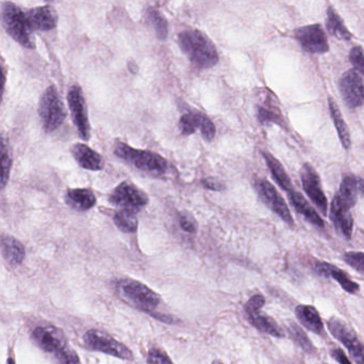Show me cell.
<instances>
[{
	"label": "cell",
	"instance_id": "obj_1",
	"mask_svg": "<svg viewBox=\"0 0 364 364\" xmlns=\"http://www.w3.org/2000/svg\"><path fill=\"white\" fill-rule=\"evenodd\" d=\"M179 46L193 66L210 68L218 62L215 45L200 30L186 29L178 36Z\"/></svg>",
	"mask_w": 364,
	"mask_h": 364
},
{
	"label": "cell",
	"instance_id": "obj_2",
	"mask_svg": "<svg viewBox=\"0 0 364 364\" xmlns=\"http://www.w3.org/2000/svg\"><path fill=\"white\" fill-rule=\"evenodd\" d=\"M0 21L6 33L26 48H36V38L28 25L25 13L13 2H4L0 10Z\"/></svg>",
	"mask_w": 364,
	"mask_h": 364
},
{
	"label": "cell",
	"instance_id": "obj_3",
	"mask_svg": "<svg viewBox=\"0 0 364 364\" xmlns=\"http://www.w3.org/2000/svg\"><path fill=\"white\" fill-rule=\"evenodd\" d=\"M114 153L117 157L149 175H162L168 169V162L159 154L134 149L126 143H117L114 147Z\"/></svg>",
	"mask_w": 364,
	"mask_h": 364
},
{
	"label": "cell",
	"instance_id": "obj_4",
	"mask_svg": "<svg viewBox=\"0 0 364 364\" xmlns=\"http://www.w3.org/2000/svg\"><path fill=\"white\" fill-rule=\"evenodd\" d=\"M38 117L46 132H55L66 118L65 107L55 85H49L40 98Z\"/></svg>",
	"mask_w": 364,
	"mask_h": 364
},
{
	"label": "cell",
	"instance_id": "obj_5",
	"mask_svg": "<svg viewBox=\"0 0 364 364\" xmlns=\"http://www.w3.org/2000/svg\"><path fill=\"white\" fill-rule=\"evenodd\" d=\"M119 290L124 298L144 311H151L161 303L157 293L136 280H122L119 284Z\"/></svg>",
	"mask_w": 364,
	"mask_h": 364
},
{
	"label": "cell",
	"instance_id": "obj_6",
	"mask_svg": "<svg viewBox=\"0 0 364 364\" xmlns=\"http://www.w3.org/2000/svg\"><path fill=\"white\" fill-rule=\"evenodd\" d=\"M327 327L333 337L346 346L353 360L357 364H364V344L354 329L339 318H329Z\"/></svg>",
	"mask_w": 364,
	"mask_h": 364
},
{
	"label": "cell",
	"instance_id": "obj_7",
	"mask_svg": "<svg viewBox=\"0 0 364 364\" xmlns=\"http://www.w3.org/2000/svg\"><path fill=\"white\" fill-rule=\"evenodd\" d=\"M83 341L90 350L105 353L125 360L132 359V350L127 346L95 329L87 331L83 337Z\"/></svg>",
	"mask_w": 364,
	"mask_h": 364
},
{
	"label": "cell",
	"instance_id": "obj_8",
	"mask_svg": "<svg viewBox=\"0 0 364 364\" xmlns=\"http://www.w3.org/2000/svg\"><path fill=\"white\" fill-rule=\"evenodd\" d=\"M68 107L72 113L73 122L78 130L81 138L89 140L91 136V126L87 117V104L82 89L79 85H73L68 93Z\"/></svg>",
	"mask_w": 364,
	"mask_h": 364
},
{
	"label": "cell",
	"instance_id": "obj_9",
	"mask_svg": "<svg viewBox=\"0 0 364 364\" xmlns=\"http://www.w3.org/2000/svg\"><path fill=\"white\" fill-rule=\"evenodd\" d=\"M294 38L306 53H326L329 51L328 38L320 24L297 28Z\"/></svg>",
	"mask_w": 364,
	"mask_h": 364
},
{
	"label": "cell",
	"instance_id": "obj_10",
	"mask_svg": "<svg viewBox=\"0 0 364 364\" xmlns=\"http://www.w3.org/2000/svg\"><path fill=\"white\" fill-rule=\"evenodd\" d=\"M109 200L117 207H122L123 209H129L136 213L146 207L149 203V198L145 192L129 182H123L119 184L110 194Z\"/></svg>",
	"mask_w": 364,
	"mask_h": 364
},
{
	"label": "cell",
	"instance_id": "obj_11",
	"mask_svg": "<svg viewBox=\"0 0 364 364\" xmlns=\"http://www.w3.org/2000/svg\"><path fill=\"white\" fill-rule=\"evenodd\" d=\"M339 91L346 106L352 109L364 106L363 79L356 71H346L340 77Z\"/></svg>",
	"mask_w": 364,
	"mask_h": 364
},
{
	"label": "cell",
	"instance_id": "obj_12",
	"mask_svg": "<svg viewBox=\"0 0 364 364\" xmlns=\"http://www.w3.org/2000/svg\"><path fill=\"white\" fill-rule=\"evenodd\" d=\"M301 185L310 200L316 205L323 215H327L328 201L322 187L320 175L309 164H305L301 169Z\"/></svg>",
	"mask_w": 364,
	"mask_h": 364
},
{
	"label": "cell",
	"instance_id": "obj_13",
	"mask_svg": "<svg viewBox=\"0 0 364 364\" xmlns=\"http://www.w3.org/2000/svg\"><path fill=\"white\" fill-rule=\"evenodd\" d=\"M255 187L258 192L259 196L262 199L263 202L274 212L277 214L284 222L294 226V219L291 215L290 209L287 205L286 201L284 200L279 192L276 190V188L272 185L269 182L265 181L263 179L256 180L255 182Z\"/></svg>",
	"mask_w": 364,
	"mask_h": 364
},
{
	"label": "cell",
	"instance_id": "obj_14",
	"mask_svg": "<svg viewBox=\"0 0 364 364\" xmlns=\"http://www.w3.org/2000/svg\"><path fill=\"white\" fill-rule=\"evenodd\" d=\"M31 338L32 341L46 353L57 355L68 346L64 333L53 326L36 327L32 333Z\"/></svg>",
	"mask_w": 364,
	"mask_h": 364
},
{
	"label": "cell",
	"instance_id": "obj_15",
	"mask_svg": "<svg viewBox=\"0 0 364 364\" xmlns=\"http://www.w3.org/2000/svg\"><path fill=\"white\" fill-rule=\"evenodd\" d=\"M352 207L344 203L339 197L336 194L331 205V218L336 231L340 236L346 241H350L354 232V219L350 214Z\"/></svg>",
	"mask_w": 364,
	"mask_h": 364
},
{
	"label": "cell",
	"instance_id": "obj_16",
	"mask_svg": "<svg viewBox=\"0 0 364 364\" xmlns=\"http://www.w3.org/2000/svg\"><path fill=\"white\" fill-rule=\"evenodd\" d=\"M179 128L184 136L194 134L196 130H200L205 140H213L215 137V126L213 122L201 113H188L181 115L179 120Z\"/></svg>",
	"mask_w": 364,
	"mask_h": 364
},
{
	"label": "cell",
	"instance_id": "obj_17",
	"mask_svg": "<svg viewBox=\"0 0 364 364\" xmlns=\"http://www.w3.org/2000/svg\"><path fill=\"white\" fill-rule=\"evenodd\" d=\"M30 29L38 31H49L58 25V13L53 6H42L30 9L25 13Z\"/></svg>",
	"mask_w": 364,
	"mask_h": 364
},
{
	"label": "cell",
	"instance_id": "obj_18",
	"mask_svg": "<svg viewBox=\"0 0 364 364\" xmlns=\"http://www.w3.org/2000/svg\"><path fill=\"white\" fill-rule=\"evenodd\" d=\"M337 196L353 209L358 199L364 197V180L358 175H346L340 184Z\"/></svg>",
	"mask_w": 364,
	"mask_h": 364
},
{
	"label": "cell",
	"instance_id": "obj_19",
	"mask_svg": "<svg viewBox=\"0 0 364 364\" xmlns=\"http://www.w3.org/2000/svg\"><path fill=\"white\" fill-rule=\"evenodd\" d=\"M73 157L75 158L81 168L91 171H100L104 168V160L102 156L94 151L89 145L83 143H75L72 149Z\"/></svg>",
	"mask_w": 364,
	"mask_h": 364
},
{
	"label": "cell",
	"instance_id": "obj_20",
	"mask_svg": "<svg viewBox=\"0 0 364 364\" xmlns=\"http://www.w3.org/2000/svg\"><path fill=\"white\" fill-rule=\"evenodd\" d=\"M288 197L289 201H290L292 207H294L295 211L301 214L312 226L316 227L318 229L325 228L324 220L316 213V209L310 205V203L304 198L303 194L293 189L288 192Z\"/></svg>",
	"mask_w": 364,
	"mask_h": 364
},
{
	"label": "cell",
	"instance_id": "obj_21",
	"mask_svg": "<svg viewBox=\"0 0 364 364\" xmlns=\"http://www.w3.org/2000/svg\"><path fill=\"white\" fill-rule=\"evenodd\" d=\"M295 316L301 325L308 331L316 335L322 336L324 333V323L314 306L299 305L295 308Z\"/></svg>",
	"mask_w": 364,
	"mask_h": 364
},
{
	"label": "cell",
	"instance_id": "obj_22",
	"mask_svg": "<svg viewBox=\"0 0 364 364\" xmlns=\"http://www.w3.org/2000/svg\"><path fill=\"white\" fill-rule=\"evenodd\" d=\"M0 251L9 264L19 265L25 260L26 251L23 244L10 235L0 237Z\"/></svg>",
	"mask_w": 364,
	"mask_h": 364
},
{
	"label": "cell",
	"instance_id": "obj_23",
	"mask_svg": "<svg viewBox=\"0 0 364 364\" xmlns=\"http://www.w3.org/2000/svg\"><path fill=\"white\" fill-rule=\"evenodd\" d=\"M65 203L75 211L85 212L96 204V198L92 190L87 188H75L66 192Z\"/></svg>",
	"mask_w": 364,
	"mask_h": 364
},
{
	"label": "cell",
	"instance_id": "obj_24",
	"mask_svg": "<svg viewBox=\"0 0 364 364\" xmlns=\"http://www.w3.org/2000/svg\"><path fill=\"white\" fill-rule=\"evenodd\" d=\"M248 316V321L252 326L256 327L261 333H267V335L273 336L275 338H284V333L282 329L278 326L277 323L261 313V310L258 311H246Z\"/></svg>",
	"mask_w": 364,
	"mask_h": 364
},
{
	"label": "cell",
	"instance_id": "obj_25",
	"mask_svg": "<svg viewBox=\"0 0 364 364\" xmlns=\"http://www.w3.org/2000/svg\"><path fill=\"white\" fill-rule=\"evenodd\" d=\"M329 113H331V119H333V125L337 130L338 136H339L340 141L344 149L348 150L352 145L350 141V130H348V124L338 107L337 103L335 102L333 98H328Z\"/></svg>",
	"mask_w": 364,
	"mask_h": 364
},
{
	"label": "cell",
	"instance_id": "obj_26",
	"mask_svg": "<svg viewBox=\"0 0 364 364\" xmlns=\"http://www.w3.org/2000/svg\"><path fill=\"white\" fill-rule=\"evenodd\" d=\"M12 162V149L9 139L4 135H0V190L9 183Z\"/></svg>",
	"mask_w": 364,
	"mask_h": 364
},
{
	"label": "cell",
	"instance_id": "obj_27",
	"mask_svg": "<svg viewBox=\"0 0 364 364\" xmlns=\"http://www.w3.org/2000/svg\"><path fill=\"white\" fill-rule=\"evenodd\" d=\"M326 28L329 33L338 40H352V32L348 29L342 17L336 12L335 9L331 6L327 9Z\"/></svg>",
	"mask_w": 364,
	"mask_h": 364
},
{
	"label": "cell",
	"instance_id": "obj_28",
	"mask_svg": "<svg viewBox=\"0 0 364 364\" xmlns=\"http://www.w3.org/2000/svg\"><path fill=\"white\" fill-rule=\"evenodd\" d=\"M263 157H264L267 167H269V171H271L272 175H273L274 180L277 182L278 185L286 192H289L293 190L292 182H291L290 177L286 172V169L284 168L282 162L276 160L269 152H263Z\"/></svg>",
	"mask_w": 364,
	"mask_h": 364
},
{
	"label": "cell",
	"instance_id": "obj_29",
	"mask_svg": "<svg viewBox=\"0 0 364 364\" xmlns=\"http://www.w3.org/2000/svg\"><path fill=\"white\" fill-rule=\"evenodd\" d=\"M114 222L119 230L126 233H134L138 230V217L136 213L129 209H119L115 213Z\"/></svg>",
	"mask_w": 364,
	"mask_h": 364
},
{
	"label": "cell",
	"instance_id": "obj_30",
	"mask_svg": "<svg viewBox=\"0 0 364 364\" xmlns=\"http://www.w3.org/2000/svg\"><path fill=\"white\" fill-rule=\"evenodd\" d=\"M329 278H333L335 281H337L346 293L356 295L357 293H359V291H360V286L356 284V282L353 281L348 273L342 271V269H338L335 265H333V269H331Z\"/></svg>",
	"mask_w": 364,
	"mask_h": 364
},
{
	"label": "cell",
	"instance_id": "obj_31",
	"mask_svg": "<svg viewBox=\"0 0 364 364\" xmlns=\"http://www.w3.org/2000/svg\"><path fill=\"white\" fill-rule=\"evenodd\" d=\"M290 335L292 339L294 340L295 343L304 350V352L308 353V354H314L316 353V348L312 344L311 340L308 338L306 335L305 331L297 326L296 324L290 325Z\"/></svg>",
	"mask_w": 364,
	"mask_h": 364
},
{
	"label": "cell",
	"instance_id": "obj_32",
	"mask_svg": "<svg viewBox=\"0 0 364 364\" xmlns=\"http://www.w3.org/2000/svg\"><path fill=\"white\" fill-rule=\"evenodd\" d=\"M149 19L151 26L155 29L156 33H157L158 38L160 40H166L168 32V24L166 17L159 11L151 9V10H149Z\"/></svg>",
	"mask_w": 364,
	"mask_h": 364
},
{
	"label": "cell",
	"instance_id": "obj_33",
	"mask_svg": "<svg viewBox=\"0 0 364 364\" xmlns=\"http://www.w3.org/2000/svg\"><path fill=\"white\" fill-rule=\"evenodd\" d=\"M258 119L261 124H282V117L275 106H260L258 109Z\"/></svg>",
	"mask_w": 364,
	"mask_h": 364
},
{
	"label": "cell",
	"instance_id": "obj_34",
	"mask_svg": "<svg viewBox=\"0 0 364 364\" xmlns=\"http://www.w3.org/2000/svg\"><path fill=\"white\" fill-rule=\"evenodd\" d=\"M344 262L356 269L358 271L364 273V252L361 251H348L343 256Z\"/></svg>",
	"mask_w": 364,
	"mask_h": 364
},
{
	"label": "cell",
	"instance_id": "obj_35",
	"mask_svg": "<svg viewBox=\"0 0 364 364\" xmlns=\"http://www.w3.org/2000/svg\"><path fill=\"white\" fill-rule=\"evenodd\" d=\"M350 60L355 71H358L364 76V48L363 46L353 47L350 51Z\"/></svg>",
	"mask_w": 364,
	"mask_h": 364
},
{
	"label": "cell",
	"instance_id": "obj_36",
	"mask_svg": "<svg viewBox=\"0 0 364 364\" xmlns=\"http://www.w3.org/2000/svg\"><path fill=\"white\" fill-rule=\"evenodd\" d=\"M147 363L149 364H174L166 353L162 352L161 350H158V348H153V350H149Z\"/></svg>",
	"mask_w": 364,
	"mask_h": 364
},
{
	"label": "cell",
	"instance_id": "obj_37",
	"mask_svg": "<svg viewBox=\"0 0 364 364\" xmlns=\"http://www.w3.org/2000/svg\"><path fill=\"white\" fill-rule=\"evenodd\" d=\"M179 224L182 230L186 233H195L197 230L196 220L188 212H183L179 215Z\"/></svg>",
	"mask_w": 364,
	"mask_h": 364
},
{
	"label": "cell",
	"instance_id": "obj_38",
	"mask_svg": "<svg viewBox=\"0 0 364 364\" xmlns=\"http://www.w3.org/2000/svg\"><path fill=\"white\" fill-rule=\"evenodd\" d=\"M58 360L60 364H81L79 360V357L77 356L76 353L70 348H65L61 352L58 353L57 355Z\"/></svg>",
	"mask_w": 364,
	"mask_h": 364
},
{
	"label": "cell",
	"instance_id": "obj_39",
	"mask_svg": "<svg viewBox=\"0 0 364 364\" xmlns=\"http://www.w3.org/2000/svg\"><path fill=\"white\" fill-rule=\"evenodd\" d=\"M265 299L262 295H255L245 306V311H258L264 306Z\"/></svg>",
	"mask_w": 364,
	"mask_h": 364
},
{
	"label": "cell",
	"instance_id": "obj_40",
	"mask_svg": "<svg viewBox=\"0 0 364 364\" xmlns=\"http://www.w3.org/2000/svg\"><path fill=\"white\" fill-rule=\"evenodd\" d=\"M333 266V265L329 264V263L316 261V262H314V269L318 275L322 276V277L329 278Z\"/></svg>",
	"mask_w": 364,
	"mask_h": 364
},
{
	"label": "cell",
	"instance_id": "obj_41",
	"mask_svg": "<svg viewBox=\"0 0 364 364\" xmlns=\"http://www.w3.org/2000/svg\"><path fill=\"white\" fill-rule=\"evenodd\" d=\"M331 357L339 364H353L341 348H333L331 352Z\"/></svg>",
	"mask_w": 364,
	"mask_h": 364
},
{
	"label": "cell",
	"instance_id": "obj_42",
	"mask_svg": "<svg viewBox=\"0 0 364 364\" xmlns=\"http://www.w3.org/2000/svg\"><path fill=\"white\" fill-rule=\"evenodd\" d=\"M203 187L207 188V189L211 190H222L224 188L223 184L218 181V179H213V177H209V179L203 180L201 182Z\"/></svg>",
	"mask_w": 364,
	"mask_h": 364
},
{
	"label": "cell",
	"instance_id": "obj_43",
	"mask_svg": "<svg viewBox=\"0 0 364 364\" xmlns=\"http://www.w3.org/2000/svg\"><path fill=\"white\" fill-rule=\"evenodd\" d=\"M6 72L4 70V66L0 64V105L2 103V98H4V88H6Z\"/></svg>",
	"mask_w": 364,
	"mask_h": 364
},
{
	"label": "cell",
	"instance_id": "obj_44",
	"mask_svg": "<svg viewBox=\"0 0 364 364\" xmlns=\"http://www.w3.org/2000/svg\"><path fill=\"white\" fill-rule=\"evenodd\" d=\"M8 364H15L14 361H13V359H9Z\"/></svg>",
	"mask_w": 364,
	"mask_h": 364
},
{
	"label": "cell",
	"instance_id": "obj_45",
	"mask_svg": "<svg viewBox=\"0 0 364 364\" xmlns=\"http://www.w3.org/2000/svg\"><path fill=\"white\" fill-rule=\"evenodd\" d=\"M212 364H223V363H220V361L215 360V361H214V363H212Z\"/></svg>",
	"mask_w": 364,
	"mask_h": 364
}]
</instances>
